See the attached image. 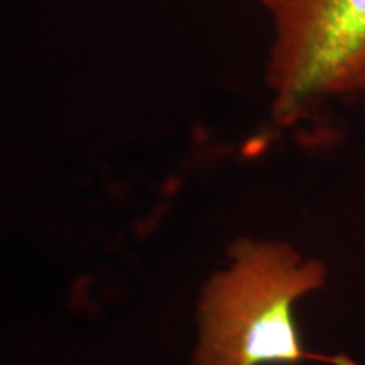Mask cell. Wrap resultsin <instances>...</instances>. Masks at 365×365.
Masks as SVG:
<instances>
[{"instance_id": "cell-1", "label": "cell", "mask_w": 365, "mask_h": 365, "mask_svg": "<svg viewBox=\"0 0 365 365\" xmlns=\"http://www.w3.org/2000/svg\"><path fill=\"white\" fill-rule=\"evenodd\" d=\"M232 252L235 264L205 293L198 365H291L301 360L357 365L301 345L293 304L325 284L322 262L304 261L284 244L239 242Z\"/></svg>"}, {"instance_id": "cell-2", "label": "cell", "mask_w": 365, "mask_h": 365, "mask_svg": "<svg viewBox=\"0 0 365 365\" xmlns=\"http://www.w3.org/2000/svg\"><path fill=\"white\" fill-rule=\"evenodd\" d=\"M272 17L266 81L277 122L364 93L365 0H286Z\"/></svg>"}, {"instance_id": "cell-3", "label": "cell", "mask_w": 365, "mask_h": 365, "mask_svg": "<svg viewBox=\"0 0 365 365\" xmlns=\"http://www.w3.org/2000/svg\"><path fill=\"white\" fill-rule=\"evenodd\" d=\"M250 2H255V4H259V6H262V7H266L269 12L271 14H274L277 11V9H279L282 4L286 2V0H250Z\"/></svg>"}]
</instances>
